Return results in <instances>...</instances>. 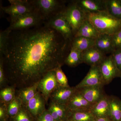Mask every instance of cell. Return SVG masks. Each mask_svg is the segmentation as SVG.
<instances>
[{"instance_id": "1", "label": "cell", "mask_w": 121, "mask_h": 121, "mask_svg": "<svg viewBox=\"0 0 121 121\" xmlns=\"http://www.w3.org/2000/svg\"><path fill=\"white\" fill-rule=\"evenodd\" d=\"M69 40L44 25L12 31L5 53L0 56L6 79L20 89L38 82L64 63Z\"/></svg>"}, {"instance_id": "2", "label": "cell", "mask_w": 121, "mask_h": 121, "mask_svg": "<svg viewBox=\"0 0 121 121\" xmlns=\"http://www.w3.org/2000/svg\"><path fill=\"white\" fill-rule=\"evenodd\" d=\"M86 18L100 34L113 35L121 28V20L107 11L86 13Z\"/></svg>"}, {"instance_id": "3", "label": "cell", "mask_w": 121, "mask_h": 121, "mask_svg": "<svg viewBox=\"0 0 121 121\" xmlns=\"http://www.w3.org/2000/svg\"><path fill=\"white\" fill-rule=\"evenodd\" d=\"M8 20L10 25L7 29L10 32L14 30L28 29L42 26L44 23L41 14L36 9L32 12L19 16L9 17Z\"/></svg>"}, {"instance_id": "4", "label": "cell", "mask_w": 121, "mask_h": 121, "mask_svg": "<svg viewBox=\"0 0 121 121\" xmlns=\"http://www.w3.org/2000/svg\"><path fill=\"white\" fill-rule=\"evenodd\" d=\"M33 2L41 14L44 23L61 13L65 8L62 1L58 0H33Z\"/></svg>"}, {"instance_id": "5", "label": "cell", "mask_w": 121, "mask_h": 121, "mask_svg": "<svg viewBox=\"0 0 121 121\" xmlns=\"http://www.w3.org/2000/svg\"><path fill=\"white\" fill-rule=\"evenodd\" d=\"M72 29L74 35L84 21L86 19V13L76 4L74 1L65 7L62 12Z\"/></svg>"}, {"instance_id": "6", "label": "cell", "mask_w": 121, "mask_h": 121, "mask_svg": "<svg viewBox=\"0 0 121 121\" xmlns=\"http://www.w3.org/2000/svg\"><path fill=\"white\" fill-rule=\"evenodd\" d=\"M10 5L1 7V10L9 17H16L26 14L36 9L33 0H9Z\"/></svg>"}, {"instance_id": "7", "label": "cell", "mask_w": 121, "mask_h": 121, "mask_svg": "<svg viewBox=\"0 0 121 121\" xmlns=\"http://www.w3.org/2000/svg\"><path fill=\"white\" fill-rule=\"evenodd\" d=\"M44 25L56 30L66 39L71 42L73 39L72 29L62 13L44 22Z\"/></svg>"}, {"instance_id": "8", "label": "cell", "mask_w": 121, "mask_h": 121, "mask_svg": "<svg viewBox=\"0 0 121 121\" xmlns=\"http://www.w3.org/2000/svg\"><path fill=\"white\" fill-rule=\"evenodd\" d=\"M60 86L56 79L55 70L49 72L39 81L38 92L47 102L51 95Z\"/></svg>"}, {"instance_id": "9", "label": "cell", "mask_w": 121, "mask_h": 121, "mask_svg": "<svg viewBox=\"0 0 121 121\" xmlns=\"http://www.w3.org/2000/svg\"><path fill=\"white\" fill-rule=\"evenodd\" d=\"M105 85L110 83L117 77H119L121 72L118 69L112 56H106L99 65Z\"/></svg>"}, {"instance_id": "10", "label": "cell", "mask_w": 121, "mask_h": 121, "mask_svg": "<svg viewBox=\"0 0 121 121\" xmlns=\"http://www.w3.org/2000/svg\"><path fill=\"white\" fill-rule=\"evenodd\" d=\"M103 78L99 65L91 66L86 76L75 87L77 89L85 87L104 86Z\"/></svg>"}, {"instance_id": "11", "label": "cell", "mask_w": 121, "mask_h": 121, "mask_svg": "<svg viewBox=\"0 0 121 121\" xmlns=\"http://www.w3.org/2000/svg\"><path fill=\"white\" fill-rule=\"evenodd\" d=\"M78 89L75 87L59 86L51 95L52 102L66 105Z\"/></svg>"}, {"instance_id": "12", "label": "cell", "mask_w": 121, "mask_h": 121, "mask_svg": "<svg viewBox=\"0 0 121 121\" xmlns=\"http://www.w3.org/2000/svg\"><path fill=\"white\" fill-rule=\"evenodd\" d=\"M104 86L85 87L78 89L87 101L94 104L105 95L103 90Z\"/></svg>"}, {"instance_id": "13", "label": "cell", "mask_w": 121, "mask_h": 121, "mask_svg": "<svg viewBox=\"0 0 121 121\" xmlns=\"http://www.w3.org/2000/svg\"><path fill=\"white\" fill-rule=\"evenodd\" d=\"M106 57L105 54L95 46L82 52L83 63L90 65L91 66L99 65Z\"/></svg>"}, {"instance_id": "14", "label": "cell", "mask_w": 121, "mask_h": 121, "mask_svg": "<svg viewBox=\"0 0 121 121\" xmlns=\"http://www.w3.org/2000/svg\"><path fill=\"white\" fill-rule=\"evenodd\" d=\"M94 104L85 99L78 90L66 104L70 110H91Z\"/></svg>"}, {"instance_id": "15", "label": "cell", "mask_w": 121, "mask_h": 121, "mask_svg": "<svg viewBox=\"0 0 121 121\" xmlns=\"http://www.w3.org/2000/svg\"><path fill=\"white\" fill-rule=\"evenodd\" d=\"M74 1L86 13L107 11L104 0H80Z\"/></svg>"}, {"instance_id": "16", "label": "cell", "mask_w": 121, "mask_h": 121, "mask_svg": "<svg viewBox=\"0 0 121 121\" xmlns=\"http://www.w3.org/2000/svg\"><path fill=\"white\" fill-rule=\"evenodd\" d=\"M91 111L96 118H108L110 119L109 96L105 95L99 101L94 104Z\"/></svg>"}, {"instance_id": "17", "label": "cell", "mask_w": 121, "mask_h": 121, "mask_svg": "<svg viewBox=\"0 0 121 121\" xmlns=\"http://www.w3.org/2000/svg\"><path fill=\"white\" fill-rule=\"evenodd\" d=\"M45 101L41 94L38 91L28 102L26 106V108L34 116H39L46 110Z\"/></svg>"}, {"instance_id": "18", "label": "cell", "mask_w": 121, "mask_h": 121, "mask_svg": "<svg viewBox=\"0 0 121 121\" xmlns=\"http://www.w3.org/2000/svg\"><path fill=\"white\" fill-rule=\"evenodd\" d=\"M95 46L105 54L112 53L115 51L113 45L112 35L100 34L95 39Z\"/></svg>"}, {"instance_id": "19", "label": "cell", "mask_w": 121, "mask_h": 121, "mask_svg": "<svg viewBox=\"0 0 121 121\" xmlns=\"http://www.w3.org/2000/svg\"><path fill=\"white\" fill-rule=\"evenodd\" d=\"M99 35L96 29L86 19L82 24L74 37H83L96 39Z\"/></svg>"}, {"instance_id": "20", "label": "cell", "mask_w": 121, "mask_h": 121, "mask_svg": "<svg viewBox=\"0 0 121 121\" xmlns=\"http://www.w3.org/2000/svg\"><path fill=\"white\" fill-rule=\"evenodd\" d=\"M71 43V47L82 52L95 46V39L83 37H74Z\"/></svg>"}, {"instance_id": "21", "label": "cell", "mask_w": 121, "mask_h": 121, "mask_svg": "<svg viewBox=\"0 0 121 121\" xmlns=\"http://www.w3.org/2000/svg\"><path fill=\"white\" fill-rule=\"evenodd\" d=\"M112 121H121V100L115 96H109Z\"/></svg>"}, {"instance_id": "22", "label": "cell", "mask_w": 121, "mask_h": 121, "mask_svg": "<svg viewBox=\"0 0 121 121\" xmlns=\"http://www.w3.org/2000/svg\"><path fill=\"white\" fill-rule=\"evenodd\" d=\"M39 82L31 86L20 89L17 97L20 99L22 104L24 106H26L28 102L38 92L37 87Z\"/></svg>"}, {"instance_id": "23", "label": "cell", "mask_w": 121, "mask_h": 121, "mask_svg": "<svg viewBox=\"0 0 121 121\" xmlns=\"http://www.w3.org/2000/svg\"><path fill=\"white\" fill-rule=\"evenodd\" d=\"M95 118L91 110H70L68 120L76 121H94Z\"/></svg>"}, {"instance_id": "24", "label": "cell", "mask_w": 121, "mask_h": 121, "mask_svg": "<svg viewBox=\"0 0 121 121\" xmlns=\"http://www.w3.org/2000/svg\"><path fill=\"white\" fill-rule=\"evenodd\" d=\"M82 63V52L71 47L64 63L71 67H75Z\"/></svg>"}, {"instance_id": "25", "label": "cell", "mask_w": 121, "mask_h": 121, "mask_svg": "<svg viewBox=\"0 0 121 121\" xmlns=\"http://www.w3.org/2000/svg\"><path fill=\"white\" fill-rule=\"evenodd\" d=\"M105 1L107 11L111 15L121 20V0H107Z\"/></svg>"}, {"instance_id": "26", "label": "cell", "mask_w": 121, "mask_h": 121, "mask_svg": "<svg viewBox=\"0 0 121 121\" xmlns=\"http://www.w3.org/2000/svg\"><path fill=\"white\" fill-rule=\"evenodd\" d=\"M51 106L56 111L62 121H67L68 120L70 110L66 105L58 104L52 102Z\"/></svg>"}, {"instance_id": "27", "label": "cell", "mask_w": 121, "mask_h": 121, "mask_svg": "<svg viewBox=\"0 0 121 121\" xmlns=\"http://www.w3.org/2000/svg\"><path fill=\"white\" fill-rule=\"evenodd\" d=\"M22 102L18 97L14 98L9 103L8 107V114L11 117H15L21 109Z\"/></svg>"}, {"instance_id": "28", "label": "cell", "mask_w": 121, "mask_h": 121, "mask_svg": "<svg viewBox=\"0 0 121 121\" xmlns=\"http://www.w3.org/2000/svg\"><path fill=\"white\" fill-rule=\"evenodd\" d=\"M10 32L7 29L0 32V56H2L5 53L8 37Z\"/></svg>"}, {"instance_id": "29", "label": "cell", "mask_w": 121, "mask_h": 121, "mask_svg": "<svg viewBox=\"0 0 121 121\" xmlns=\"http://www.w3.org/2000/svg\"><path fill=\"white\" fill-rule=\"evenodd\" d=\"M0 95L1 99L6 103H10L15 98L14 90L12 87H8L0 91Z\"/></svg>"}, {"instance_id": "30", "label": "cell", "mask_w": 121, "mask_h": 121, "mask_svg": "<svg viewBox=\"0 0 121 121\" xmlns=\"http://www.w3.org/2000/svg\"><path fill=\"white\" fill-rule=\"evenodd\" d=\"M55 71L56 79L60 86L64 87L69 86L67 78L61 69V66L57 68Z\"/></svg>"}, {"instance_id": "31", "label": "cell", "mask_w": 121, "mask_h": 121, "mask_svg": "<svg viewBox=\"0 0 121 121\" xmlns=\"http://www.w3.org/2000/svg\"><path fill=\"white\" fill-rule=\"evenodd\" d=\"M112 43L115 50L121 49V28L112 35Z\"/></svg>"}, {"instance_id": "32", "label": "cell", "mask_w": 121, "mask_h": 121, "mask_svg": "<svg viewBox=\"0 0 121 121\" xmlns=\"http://www.w3.org/2000/svg\"><path fill=\"white\" fill-rule=\"evenodd\" d=\"M117 68L121 72V49L115 50L111 54Z\"/></svg>"}, {"instance_id": "33", "label": "cell", "mask_w": 121, "mask_h": 121, "mask_svg": "<svg viewBox=\"0 0 121 121\" xmlns=\"http://www.w3.org/2000/svg\"><path fill=\"white\" fill-rule=\"evenodd\" d=\"M15 121H30L27 113L25 110L22 108L15 116Z\"/></svg>"}, {"instance_id": "34", "label": "cell", "mask_w": 121, "mask_h": 121, "mask_svg": "<svg viewBox=\"0 0 121 121\" xmlns=\"http://www.w3.org/2000/svg\"><path fill=\"white\" fill-rule=\"evenodd\" d=\"M38 121H55L48 110H45L39 116Z\"/></svg>"}, {"instance_id": "35", "label": "cell", "mask_w": 121, "mask_h": 121, "mask_svg": "<svg viewBox=\"0 0 121 121\" xmlns=\"http://www.w3.org/2000/svg\"><path fill=\"white\" fill-rule=\"evenodd\" d=\"M5 79L6 78L3 67V62L2 59L0 58V85L1 86L4 84Z\"/></svg>"}, {"instance_id": "36", "label": "cell", "mask_w": 121, "mask_h": 121, "mask_svg": "<svg viewBox=\"0 0 121 121\" xmlns=\"http://www.w3.org/2000/svg\"><path fill=\"white\" fill-rule=\"evenodd\" d=\"M48 110L49 111V112L51 115L52 117L54 118V120L55 121H62L56 113V111L51 106H50V107H49Z\"/></svg>"}, {"instance_id": "37", "label": "cell", "mask_w": 121, "mask_h": 121, "mask_svg": "<svg viewBox=\"0 0 121 121\" xmlns=\"http://www.w3.org/2000/svg\"><path fill=\"white\" fill-rule=\"evenodd\" d=\"M5 115V112L4 109L1 106L0 107V118L1 119H3Z\"/></svg>"}, {"instance_id": "38", "label": "cell", "mask_w": 121, "mask_h": 121, "mask_svg": "<svg viewBox=\"0 0 121 121\" xmlns=\"http://www.w3.org/2000/svg\"><path fill=\"white\" fill-rule=\"evenodd\" d=\"M94 121H112L108 118H96Z\"/></svg>"}, {"instance_id": "39", "label": "cell", "mask_w": 121, "mask_h": 121, "mask_svg": "<svg viewBox=\"0 0 121 121\" xmlns=\"http://www.w3.org/2000/svg\"><path fill=\"white\" fill-rule=\"evenodd\" d=\"M67 121H74V120H68Z\"/></svg>"}, {"instance_id": "40", "label": "cell", "mask_w": 121, "mask_h": 121, "mask_svg": "<svg viewBox=\"0 0 121 121\" xmlns=\"http://www.w3.org/2000/svg\"><path fill=\"white\" fill-rule=\"evenodd\" d=\"M119 77H120V78H121V74H120V76H119Z\"/></svg>"}]
</instances>
